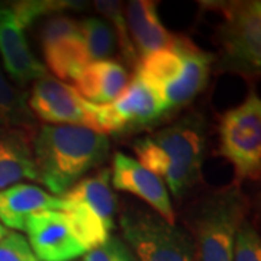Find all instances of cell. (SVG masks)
<instances>
[{"label": "cell", "mask_w": 261, "mask_h": 261, "mask_svg": "<svg viewBox=\"0 0 261 261\" xmlns=\"http://www.w3.org/2000/svg\"><path fill=\"white\" fill-rule=\"evenodd\" d=\"M222 15L218 28V71L247 79L260 74L261 68V3L258 0L207 3Z\"/></svg>", "instance_id": "4"}, {"label": "cell", "mask_w": 261, "mask_h": 261, "mask_svg": "<svg viewBox=\"0 0 261 261\" xmlns=\"http://www.w3.org/2000/svg\"><path fill=\"white\" fill-rule=\"evenodd\" d=\"M93 5L96 9L112 22V28L115 31V35H116V44L119 45L123 60L129 65L137 67L138 61H140V57H138L135 48H134V44H132L128 23H126V16L123 13L121 2L96 0Z\"/></svg>", "instance_id": "21"}, {"label": "cell", "mask_w": 261, "mask_h": 261, "mask_svg": "<svg viewBox=\"0 0 261 261\" xmlns=\"http://www.w3.org/2000/svg\"><path fill=\"white\" fill-rule=\"evenodd\" d=\"M74 89L87 102L108 105L121 96L128 84L129 74L125 65L115 60L90 63L75 77Z\"/></svg>", "instance_id": "15"}, {"label": "cell", "mask_w": 261, "mask_h": 261, "mask_svg": "<svg viewBox=\"0 0 261 261\" xmlns=\"http://www.w3.org/2000/svg\"><path fill=\"white\" fill-rule=\"evenodd\" d=\"M109 148L106 135L73 125H44L32 141L39 181L57 197H63L89 170L100 166Z\"/></svg>", "instance_id": "2"}, {"label": "cell", "mask_w": 261, "mask_h": 261, "mask_svg": "<svg viewBox=\"0 0 261 261\" xmlns=\"http://www.w3.org/2000/svg\"><path fill=\"white\" fill-rule=\"evenodd\" d=\"M0 125L6 129L20 130L35 138L37 122L29 109L27 94L15 89L0 68Z\"/></svg>", "instance_id": "19"}, {"label": "cell", "mask_w": 261, "mask_h": 261, "mask_svg": "<svg viewBox=\"0 0 261 261\" xmlns=\"http://www.w3.org/2000/svg\"><path fill=\"white\" fill-rule=\"evenodd\" d=\"M84 3L82 2H70V0H25V2H15L10 3V8L13 10L15 16L19 23L23 28H28L29 25L38 18L53 16L58 15L63 10L80 9Z\"/></svg>", "instance_id": "22"}, {"label": "cell", "mask_w": 261, "mask_h": 261, "mask_svg": "<svg viewBox=\"0 0 261 261\" xmlns=\"http://www.w3.org/2000/svg\"><path fill=\"white\" fill-rule=\"evenodd\" d=\"M219 152L235 173V186L261 174V100L250 92L241 105L225 112L219 121Z\"/></svg>", "instance_id": "5"}, {"label": "cell", "mask_w": 261, "mask_h": 261, "mask_svg": "<svg viewBox=\"0 0 261 261\" xmlns=\"http://www.w3.org/2000/svg\"><path fill=\"white\" fill-rule=\"evenodd\" d=\"M61 197L49 195L41 187L18 183L0 190V224L16 231H25V222L31 215L42 211H61Z\"/></svg>", "instance_id": "13"}, {"label": "cell", "mask_w": 261, "mask_h": 261, "mask_svg": "<svg viewBox=\"0 0 261 261\" xmlns=\"http://www.w3.org/2000/svg\"><path fill=\"white\" fill-rule=\"evenodd\" d=\"M42 49L47 65L60 82L74 80L80 71L92 63L87 56L82 32L42 45Z\"/></svg>", "instance_id": "18"}, {"label": "cell", "mask_w": 261, "mask_h": 261, "mask_svg": "<svg viewBox=\"0 0 261 261\" xmlns=\"http://www.w3.org/2000/svg\"><path fill=\"white\" fill-rule=\"evenodd\" d=\"M8 232H9V231H8V229H6V228L3 226V225L0 224V241H2V240H3V238L6 237V233H8Z\"/></svg>", "instance_id": "26"}, {"label": "cell", "mask_w": 261, "mask_h": 261, "mask_svg": "<svg viewBox=\"0 0 261 261\" xmlns=\"http://www.w3.org/2000/svg\"><path fill=\"white\" fill-rule=\"evenodd\" d=\"M79 261H138V258L123 240L109 237L106 243L92 251H87Z\"/></svg>", "instance_id": "24"}, {"label": "cell", "mask_w": 261, "mask_h": 261, "mask_svg": "<svg viewBox=\"0 0 261 261\" xmlns=\"http://www.w3.org/2000/svg\"><path fill=\"white\" fill-rule=\"evenodd\" d=\"M80 32L90 61L109 60L116 48V35L112 25L99 18L80 20Z\"/></svg>", "instance_id": "20"}, {"label": "cell", "mask_w": 261, "mask_h": 261, "mask_svg": "<svg viewBox=\"0 0 261 261\" xmlns=\"http://www.w3.org/2000/svg\"><path fill=\"white\" fill-rule=\"evenodd\" d=\"M122 235L138 261H197L192 235L145 209H126L119 218Z\"/></svg>", "instance_id": "6"}, {"label": "cell", "mask_w": 261, "mask_h": 261, "mask_svg": "<svg viewBox=\"0 0 261 261\" xmlns=\"http://www.w3.org/2000/svg\"><path fill=\"white\" fill-rule=\"evenodd\" d=\"M125 16L132 44L140 58L174 45L177 35L161 23L155 2L132 0L126 6Z\"/></svg>", "instance_id": "14"}, {"label": "cell", "mask_w": 261, "mask_h": 261, "mask_svg": "<svg viewBox=\"0 0 261 261\" xmlns=\"http://www.w3.org/2000/svg\"><path fill=\"white\" fill-rule=\"evenodd\" d=\"M61 199L86 206L108 228H115L118 197L111 185V168H103L93 176L84 177L71 189H68Z\"/></svg>", "instance_id": "17"}, {"label": "cell", "mask_w": 261, "mask_h": 261, "mask_svg": "<svg viewBox=\"0 0 261 261\" xmlns=\"http://www.w3.org/2000/svg\"><path fill=\"white\" fill-rule=\"evenodd\" d=\"M0 57L8 74L20 86L48 75L45 67L32 54L25 28L19 23L10 5H0Z\"/></svg>", "instance_id": "12"}, {"label": "cell", "mask_w": 261, "mask_h": 261, "mask_svg": "<svg viewBox=\"0 0 261 261\" xmlns=\"http://www.w3.org/2000/svg\"><path fill=\"white\" fill-rule=\"evenodd\" d=\"M90 111L100 134H125L151 128L164 118L166 111L157 94L134 74L126 90L112 103L94 105Z\"/></svg>", "instance_id": "7"}, {"label": "cell", "mask_w": 261, "mask_h": 261, "mask_svg": "<svg viewBox=\"0 0 261 261\" xmlns=\"http://www.w3.org/2000/svg\"><path fill=\"white\" fill-rule=\"evenodd\" d=\"M32 141V137L20 130L8 129L6 134H0V190L25 178L39 181Z\"/></svg>", "instance_id": "16"}, {"label": "cell", "mask_w": 261, "mask_h": 261, "mask_svg": "<svg viewBox=\"0 0 261 261\" xmlns=\"http://www.w3.org/2000/svg\"><path fill=\"white\" fill-rule=\"evenodd\" d=\"M28 243L39 261H74L86 254L61 211H42L25 222Z\"/></svg>", "instance_id": "9"}, {"label": "cell", "mask_w": 261, "mask_h": 261, "mask_svg": "<svg viewBox=\"0 0 261 261\" xmlns=\"http://www.w3.org/2000/svg\"><path fill=\"white\" fill-rule=\"evenodd\" d=\"M176 47L183 58V71L174 83L159 94L166 113L186 106L207 84L214 56L196 47L186 37H176Z\"/></svg>", "instance_id": "11"}, {"label": "cell", "mask_w": 261, "mask_h": 261, "mask_svg": "<svg viewBox=\"0 0 261 261\" xmlns=\"http://www.w3.org/2000/svg\"><path fill=\"white\" fill-rule=\"evenodd\" d=\"M0 261H39L28 240L19 232H8L0 241Z\"/></svg>", "instance_id": "25"}, {"label": "cell", "mask_w": 261, "mask_h": 261, "mask_svg": "<svg viewBox=\"0 0 261 261\" xmlns=\"http://www.w3.org/2000/svg\"><path fill=\"white\" fill-rule=\"evenodd\" d=\"M31 112L38 119L57 125H73L97 129L90 102L83 99L73 86L45 75L35 82L28 99ZM100 134V132H99Z\"/></svg>", "instance_id": "8"}, {"label": "cell", "mask_w": 261, "mask_h": 261, "mask_svg": "<svg viewBox=\"0 0 261 261\" xmlns=\"http://www.w3.org/2000/svg\"><path fill=\"white\" fill-rule=\"evenodd\" d=\"M111 185L147 202L159 216L170 225H176V215L166 185L137 160L116 152L111 170Z\"/></svg>", "instance_id": "10"}, {"label": "cell", "mask_w": 261, "mask_h": 261, "mask_svg": "<svg viewBox=\"0 0 261 261\" xmlns=\"http://www.w3.org/2000/svg\"><path fill=\"white\" fill-rule=\"evenodd\" d=\"M248 209V197L235 185L215 190L199 200L190 214L197 261H232L235 235Z\"/></svg>", "instance_id": "3"}, {"label": "cell", "mask_w": 261, "mask_h": 261, "mask_svg": "<svg viewBox=\"0 0 261 261\" xmlns=\"http://www.w3.org/2000/svg\"><path fill=\"white\" fill-rule=\"evenodd\" d=\"M138 163L181 197L202 178L206 151V123L200 115L190 113L134 142Z\"/></svg>", "instance_id": "1"}, {"label": "cell", "mask_w": 261, "mask_h": 261, "mask_svg": "<svg viewBox=\"0 0 261 261\" xmlns=\"http://www.w3.org/2000/svg\"><path fill=\"white\" fill-rule=\"evenodd\" d=\"M232 261H261L260 235L248 221H244L237 231Z\"/></svg>", "instance_id": "23"}]
</instances>
